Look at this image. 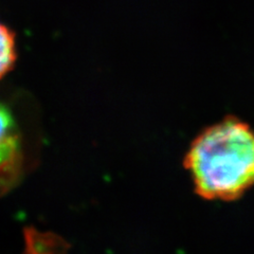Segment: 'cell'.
<instances>
[{
	"label": "cell",
	"instance_id": "277c9868",
	"mask_svg": "<svg viewBox=\"0 0 254 254\" xmlns=\"http://www.w3.org/2000/svg\"><path fill=\"white\" fill-rule=\"evenodd\" d=\"M17 60L15 32L0 22V78L7 74Z\"/></svg>",
	"mask_w": 254,
	"mask_h": 254
},
{
	"label": "cell",
	"instance_id": "7a4b0ae2",
	"mask_svg": "<svg viewBox=\"0 0 254 254\" xmlns=\"http://www.w3.org/2000/svg\"><path fill=\"white\" fill-rule=\"evenodd\" d=\"M21 161L20 136L14 118L0 102V186L10 185L17 176Z\"/></svg>",
	"mask_w": 254,
	"mask_h": 254
},
{
	"label": "cell",
	"instance_id": "3957f363",
	"mask_svg": "<svg viewBox=\"0 0 254 254\" xmlns=\"http://www.w3.org/2000/svg\"><path fill=\"white\" fill-rule=\"evenodd\" d=\"M27 254H66L68 244L52 233H41L35 229L25 230Z\"/></svg>",
	"mask_w": 254,
	"mask_h": 254
},
{
	"label": "cell",
	"instance_id": "6da1fadb",
	"mask_svg": "<svg viewBox=\"0 0 254 254\" xmlns=\"http://www.w3.org/2000/svg\"><path fill=\"white\" fill-rule=\"evenodd\" d=\"M185 165L200 197L237 199L254 186V128L232 117L206 127L190 144Z\"/></svg>",
	"mask_w": 254,
	"mask_h": 254
}]
</instances>
